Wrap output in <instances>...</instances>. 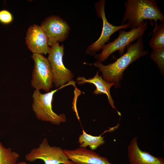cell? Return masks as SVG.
<instances>
[{
    "label": "cell",
    "mask_w": 164,
    "mask_h": 164,
    "mask_svg": "<svg viewBox=\"0 0 164 164\" xmlns=\"http://www.w3.org/2000/svg\"><path fill=\"white\" fill-rule=\"evenodd\" d=\"M99 70L97 72L95 76L92 78L87 79L83 76H79L77 78V81L78 85H81L86 83L93 84L95 86L96 89L93 92L95 94H105L108 97L109 103L113 109L117 111L118 114L121 116L120 113L117 110L114 105V101L110 94V90L114 84L110 83L105 81L101 75H98Z\"/></svg>",
    "instance_id": "obj_13"
},
{
    "label": "cell",
    "mask_w": 164,
    "mask_h": 164,
    "mask_svg": "<svg viewBox=\"0 0 164 164\" xmlns=\"http://www.w3.org/2000/svg\"><path fill=\"white\" fill-rule=\"evenodd\" d=\"M34 62L31 84L36 90L48 92L53 87V76L47 58L43 54L33 53L31 56Z\"/></svg>",
    "instance_id": "obj_7"
},
{
    "label": "cell",
    "mask_w": 164,
    "mask_h": 164,
    "mask_svg": "<svg viewBox=\"0 0 164 164\" xmlns=\"http://www.w3.org/2000/svg\"><path fill=\"white\" fill-rule=\"evenodd\" d=\"M40 26L48 38V46L63 42L69 35L70 28L68 23L57 15H50L41 22Z\"/></svg>",
    "instance_id": "obj_9"
},
{
    "label": "cell",
    "mask_w": 164,
    "mask_h": 164,
    "mask_svg": "<svg viewBox=\"0 0 164 164\" xmlns=\"http://www.w3.org/2000/svg\"><path fill=\"white\" fill-rule=\"evenodd\" d=\"M137 137H134L128 147V156L130 164H164V159L157 157L139 148Z\"/></svg>",
    "instance_id": "obj_12"
},
{
    "label": "cell",
    "mask_w": 164,
    "mask_h": 164,
    "mask_svg": "<svg viewBox=\"0 0 164 164\" xmlns=\"http://www.w3.org/2000/svg\"><path fill=\"white\" fill-rule=\"evenodd\" d=\"M64 150L67 158L74 164H114L106 157L86 148Z\"/></svg>",
    "instance_id": "obj_11"
},
{
    "label": "cell",
    "mask_w": 164,
    "mask_h": 164,
    "mask_svg": "<svg viewBox=\"0 0 164 164\" xmlns=\"http://www.w3.org/2000/svg\"><path fill=\"white\" fill-rule=\"evenodd\" d=\"M147 28L146 22L143 21L138 27L129 31L120 29L118 37L113 41L105 45L101 49V52L96 55L95 58L99 62H103L117 50L121 56L127 46L142 36Z\"/></svg>",
    "instance_id": "obj_5"
},
{
    "label": "cell",
    "mask_w": 164,
    "mask_h": 164,
    "mask_svg": "<svg viewBox=\"0 0 164 164\" xmlns=\"http://www.w3.org/2000/svg\"><path fill=\"white\" fill-rule=\"evenodd\" d=\"M63 86L51 90L45 94L39 90H34L33 94L32 109L38 119L48 122L56 125H59L66 121L67 119L64 114H57L52 108V103L54 94Z\"/></svg>",
    "instance_id": "obj_3"
},
{
    "label": "cell",
    "mask_w": 164,
    "mask_h": 164,
    "mask_svg": "<svg viewBox=\"0 0 164 164\" xmlns=\"http://www.w3.org/2000/svg\"><path fill=\"white\" fill-rule=\"evenodd\" d=\"M153 33L152 37L149 42V46L152 50L164 48V23L155 26Z\"/></svg>",
    "instance_id": "obj_15"
},
{
    "label": "cell",
    "mask_w": 164,
    "mask_h": 164,
    "mask_svg": "<svg viewBox=\"0 0 164 164\" xmlns=\"http://www.w3.org/2000/svg\"><path fill=\"white\" fill-rule=\"evenodd\" d=\"M105 0H101L95 4L96 14L97 16L102 20V29L99 38L87 48L85 51L86 54L91 56L95 55L96 53L101 49L105 43L110 40L111 36L113 33L119 30L129 28V25L127 23L115 26L111 24L108 22L105 16Z\"/></svg>",
    "instance_id": "obj_8"
},
{
    "label": "cell",
    "mask_w": 164,
    "mask_h": 164,
    "mask_svg": "<svg viewBox=\"0 0 164 164\" xmlns=\"http://www.w3.org/2000/svg\"><path fill=\"white\" fill-rule=\"evenodd\" d=\"M26 160L32 162L37 159L43 161L45 164H74L66 156L61 148L51 146L46 138L39 146L32 149L25 155Z\"/></svg>",
    "instance_id": "obj_6"
},
{
    "label": "cell",
    "mask_w": 164,
    "mask_h": 164,
    "mask_svg": "<svg viewBox=\"0 0 164 164\" xmlns=\"http://www.w3.org/2000/svg\"><path fill=\"white\" fill-rule=\"evenodd\" d=\"M125 12L121 25L126 21L131 30L139 26L144 20H153L157 26L159 20L164 23V15L155 0H127L124 2Z\"/></svg>",
    "instance_id": "obj_2"
},
{
    "label": "cell",
    "mask_w": 164,
    "mask_h": 164,
    "mask_svg": "<svg viewBox=\"0 0 164 164\" xmlns=\"http://www.w3.org/2000/svg\"><path fill=\"white\" fill-rule=\"evenodd\" d=\"M126 48V52L112 63L104 65L97 61L92 64L102 73L103 78L107 82L114 84L115 88L121 87L120 82L122 79L124 71L128 66L142 56L149 54V51L144 49L142 36Z\"/></svg>",
    "instance_id": "obj_1"
},
{
    "label": "cell",
    "mask_w": 164,
    "mask_h": 164,
    "mask_svg": "<svg viewBox=\"0 0 164 164\" xmlns=\"http://www.w3.org/2000/svg\"><path fill=\"white\" fill-rule=\"evenodd\" d=\"M16 164H27L26 162L24 161L20 162H17Z\"/></svg>",
    "instance_id": "obj_19"
},
{
    "label": "cell",
    "mask_w": 164,
    "mask_h": 164,
    "mask_svg": "<svg viewBox=\"0 0 164 164\" xmlns=\"http://www.w3.org/2000/svg\"><path fill=\"white\" fill-rule=\"evenodd\" d=\"M64 50L63 45H60L57 42L51 46L47 57L53 73V84L57 88L75 85V82L73 80V74L63 63Z\"/></svg>",
    "instance_id": "obj_4"
},
{
    "label": "cell",
    "mask_w": 164,
    "mask_h": 164,
    "mask_svg": "<svg viewBox=\"0 0 164 164\" xmlns=\"http://www.w3.org/2000/svg\"><path fill=\"white\" fill-rule=\"evenodd\" d=\"M19 154L11 148L5 147L0 142V164H16Z\"/></svg>",
    "instance_id": "obj_16"
},
{
    "label": "cell",
    "mask_w": 164,
    "mask_h": 164,
    "mask_svg": "<svg viewBox=\"0 0 164 164\" xmlns=\"http://www.w3.org/2000/svg\"><path fill=\"white\" fill-rule=\"evenodd\" d=\"M13 17L12 14L8 10H0V23L3 25H8L12 22Z\"/></svg>",
    "instance_id": "obj_18"
},
{
    "label": "cell",
    "mask_w": 164,
    "mask_h": 164,
    "mask_svg": "<svg viewBox=\"0 0 164 164\" xmlns=\"http://www.w3.org/2000/svg\"><path fill=\"white\" fill-rule=\"evenodd\" d=\"M25 39L28 48L33 53H49L48 38L40 26L35 24L30 25L26 32Z\"/></svg>",
    "instance_id": "obj_10"
},
{
    "label": "cell",
    "mask_w": 164,
    "mask_h": 164,
    "mask_svg": "<svg viewBox=\"0 0 164 164\" xmlns=\"http://www.w3.org/2000/svg\"><path fill=\"white\" fill-rule=\"evenodd\" d=\"M104 138L101 135L94 136L88 134L83 129L82 134L80 135L78 142L80 147L86 148L89 146L91 150H94L104 143Z\"/></svg>",
    "instance_id": "obj_14"
},
{
    "label": "cell",
    "mask_w": 164,
    "mask_h": 164,
    "mask_svg": "<svg viewBox=\"0 0 164 164\" xmlns=\"http://www.w3.org/2000/svg\"><path fill=\"white\" fill-rule=\"evenodd\" d=\"M151 58L155 63L161 73L164 74V48L152 50L150 54Z\"/></svg>",
    "instance_id": "obj_17"
}]
</instances>
